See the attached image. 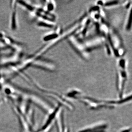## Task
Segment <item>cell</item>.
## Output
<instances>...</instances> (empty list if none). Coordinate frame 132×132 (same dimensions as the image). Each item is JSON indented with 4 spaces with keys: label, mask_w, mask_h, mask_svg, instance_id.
I'll list each match as a JSON object with an SVG mask.
<instances>
[{
    "label": "cell",
    "mask_w": 132,
    "mask_h": 132,
    "mask_svg": "<svg viewBox=\"0 0 132 132\" xmlns=\"http://www.w3.org/2000/svg\"><path fill=\"white\" fill-rule=\"evenodd\" d=\"M123 1H100L96 2V5L102 8L112 7L118 6L122 3Z\"/></svg>",
    "instance_id": "7"
},
{
    "label": "cell",
    "mask_w": 132,
    "mask_h": 132,
    "mask_svg": "<svg viewBox=\"0 0 132 132\" xmlns=\"http://www.w3.org/2000/svg\"><path fill=\"white\" fill-rule=\"evenodd\" d=\"M68 42L82 59L88 60L90 57V52L85 46L81 40L78 39L75 35L68 38Z\"/></svg>",
    "instance_id": "4"
},
{
    "label": "cell",
    "mask_w": 132,
    "mask_h": 132,
    "mask_svg": "<svg viewBox=\"0 0 132 132\" xmlns=\"http://www.w3.org/2000/svg\"><path fill=\"white\" fill-rule=\"evenodd\" d=\"M131 11L132 6L128 9L127 13L125 19V30L127 31H130L131 28Z\"/></svg>",
    "instance_id": "10"
},
{
    "label": "cell",
    "mask_w": 132,
    "mask_h": 132,
    "mask_svg": "<svg viewBox=\"0 0 132 132\" xmlns=\"http://www.w3.org/2000/svg\"><path fill=\"white\" fill-rule=\"evenodd\" d=\"M82 40L85 46L90 52L91 50L101 47L104 45L105 42L104 38L102 36L95 37Z\"/></svg>",
    "instance_id": "5"
},
{
    "label": "cell",
    "mask_w": 132,
    "mask_h": 132,
    "mask_svg": "<svg viewBox=\"0 0 132 132\" xmlns=\"http://www.w3.org/2000/svg\"><path fill=\"white\" fill-rule=\"evenodd\" d=\"M117 59L116 86L118 95L120 99L123 98L127 80V61L124 56Z\"/></svg>",
    "instance_id": "3"
},
{
    "label": "cell",
    "mask_w": 132,
    "mask_h": 132,
    "mask_svg": "<svg viewBox=\"0 0 132 132\" xmlns=\"http://www.w3.org/2000/svg\"><path fill=\"white\" fill-rule=\"evenodd\" d=\"M55 7V4L54 2L53 1H47L46 3V7L47 12H50L53 11Z\"/></svg>",
    "instance_id": "11"
},
{
    "label": "cell",
    "mask_w": 132,
    "mask_h": 132,
    "mask_svg": "<svg viewBox=\"0 0 132 132\" xmlns=\"http://www.w3.org/2000/svg\"><path fill=\"white\" fill-rule=\"evenodd\" d=\"M104 38V46L108 55L113 54L117 59L124 57L126 50L123 41L114 29L110 26L108 34Z\"/></svg>",
    "instance_id": "1"
},
{
    "label": "cell",
    "mask_w": 132,
    "mask_h": 132,
    "mask_svg": "<svg viewBox=\"0 0 132 132\" xmlns=\"http://www.w3.org/2000/svg\"><path fill=\"white\" fill-rule=\"evenodd\" d=\"M108 125L106 123H101L80 130L78 132H106Z\"/></svg>",
    "instance_id": "6"
},
{
    "label": "cell",
    "mask_w": 132,
    "mask_h": 132,
    "mask_svg": "<svg viewBox=\"0 0 132 132\" xmlns=\"http://www.w3.org/2000/svg\"><path fill=\"white\" fill-rule=\"evenodd\" d=\"M60 114V121H58L57 130L58 132H70L69 128L65 125L64 121V115L63 111H62Z\"/></svg>",
    "instance_id": "9"
},
{
    "label": "cell",
    "mask_w": 132,
    "mask_h": 132,
    "mask_svg": "<svg viewBox=\"0 0 132 132\" xmlns=\"http://www.w3.org/2000/svg\"><path fill=\"white\" fill-rule=\"evenodd\" d=\"M131 128H126V129H125L124 130H122L120 132H131Z\"/></svg>",
    "instance_id": "12"
},
{
    "label": "cell",
    "mask_w": 132,
    "mask_h": 132,
    "mask_svg": "<svg viewBox=\"0 0 132 132\" xmlns=\"http://www.w3.org/2000/svg\"><path fill=\"white\" fill-rule=\"evenodd\" d=\"M62 29L60 26H58L53 32L47 35L44 37L43 40L45 41H53L57 39L62 32Z\"/></svg>",
    "instance_id": "8"
},
{
    "label": "cell",
    "mask_w": 132,
    "mask_h": 132,
    "mask_svg": "<svg viewBox=\"0 0 132 132\" xmlns=\"http://www.w3.org/2000/svg\"><path fill=\"white\" fill-rule=\"evenodd\" d=\"M72 98L79 101L91 110H100L103 108L113 109L119 105L118 100H100L84 95L80 91L75 93Z\"/></svg>",
    "instance_id": "2"
}]
</instances>
